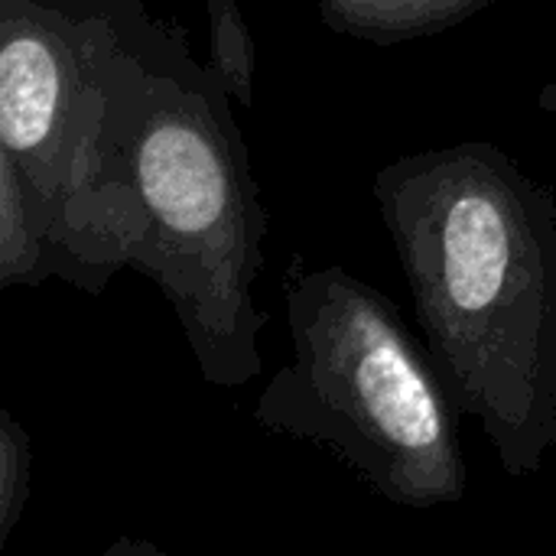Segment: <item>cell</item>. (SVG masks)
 Returning a JSON list of instances; mask_svg holds the SVG:
<instances>
[{"instance_id":"1","label":"cell","mask_w":556,"mask_h":556,"mask_svg":"<svg viewBox=\"0 0 556 556\" xmlns=\"http://www.w3.org/2000/svg\"><path fill=\"white\" fill-rule=\"evenodd\" d=\"M371 195L427 352L508 479L556 450V199L492 140L397 156Z\"/></svg>"},{"instance_id":"2","label":"cell","mask_w":556,"mask_h":556,"mask_svg":"<svg viewBox=\"0 0 556 556\" xmlns=\"http://www.w3.org/2000/svg\"><path fill=\"white\" fill-rule=\"evenodd\" d=\"M235 94L186 33L150 16L117 62L108 104V182L130 189L143 244L130 270L173 306L202 378L244 388L261 368L267 212Z\"/></svg>"},{"instance_id":"3","label":"cell","mask_w":556,"mask_h":556,"mask_svg":"<svg viewBox=\"0 0 556 556\" xmlns=\"http://www.w3.org/2000/svg\"><path fill=\"white\" fill-rule=\"evenodd\" d=\"M293 362L257 397L264 430L326 446L381 498L446 508L469 495L459 407L401 309L345 267L283 270Z\"/></svg>"},{"instance_id":"4","label":"cell","mask_w":556,"mask_h":556,"mask_svg":"<svg viewBox=\"0 0 556 556\" xmlns=\"http://www.w3.org/2000/svg\"><path fill=\"white\" fill-rule=\"evenodd\" d=\"M147 23V0H0V150L36 189L49 235L101 156L117 62Z\"/></svg>"},{"instance_id":"5","label":"cell","mask_w":556,"mask_h":556,"mask_svg":"<svg viewBox=\"0 0 556 556\" xmlns=\"http://www.w3.org/2000/svg\"><path fill=\"white\" fill-rule=\"evenodd\" d=\"M498 0H316L319 20L371 46H397L446 33Z\"/></svg>"},{"instance_id":"6","label":"cell","mask_w":556,"mask_h":556,"mask_svg":"<svg viewBox=\"0 0 556 556\" xmlns=\"http://www.w3.org/2000/svg\"><path fill=\"white\" fill-rule=\"evenodd\" d=\"M49 277L52 254L42 202L0 150V287H36Z\"/></svg>"},{"instance_id":"7","label":"cell","mask_w":556,"mask_h":556,"mask_svg":"<svg viewBox=\"0 0 556 556\" xmlns=\"http://www.w3.org/2000/svg\"><path fill=\"white\" fill-rule=\"evenodd\" d=\"M208 13V62L218 68L241 108L254 104L257 49L238 0H205Z\"/></svg>"},{"instance_id":"8","label":"cell","mask_w":556,"mask_h":556,"mask_svg":"<svg viewBox=\"0 0 556 556\" xmlns=\"http://www.w3.org/2000/svg\"><path fill=\"white\" fill-rule=\"evenodd\" d=\"M29 433L10 410H0V547H7L10 534L20 528L29 502Z\"/></svg>"}]
</instances>
